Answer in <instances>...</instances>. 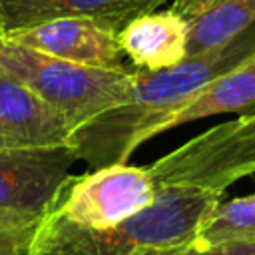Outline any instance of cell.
<instances>
[{"label":"cell","instance_id":"6da1fadb","mask_svg":"<svg viewBox=\"0 0 255 255\" xmlns=\"http://www.w3.org/2000/svg\"><path fill=\"white\" fill-rule=\"evenodd\" d=\"M251 54H255V22L225 44L187 56L171 68L135 70L128 100L78 126L68 145L92 169L128 163L139 143L161 133L165 124L209 82Z\"/></svg>","mask_w":255,"mask_h":255},{"label":"cell","instance_id":"7a4b0ae2","mask_svg":"<svg viewBox=\"0 0 255 255\" xmlns=\"http://www.w3.org/2000/svg\"><path fill=\"white\" fill-rule=\"evenodd\" d=\"M221 195L193 185H163L145 209L110 229L78 227L48 209L36 225L26 255H137L177 249L195 237Z\"/></svg>","mask_w":255,"mask_h":255},{"label":"cell","instance_id":"3957f363","mask_svg":"<svg viewBox=\"0 0 255 255\" xmlns=\"http://www.w3.org/2000/svg\"><path fill=\"white\" fill-rule=\"evenodd\" d=\"M0 66L62 114L72 131L102 112L124 104L133 86V72L126 68L74 64L8 38L0 44Z\"/></svg>","mask_w":255,"mask_h":255},{"label":"cell","instance_id":"277c9868","mask_svg":"<svg viewBox=\"0 0 255 255\" xmlns=\"http://www.w3.org/2000/svg\"><path fill=\"white\" fill-rule=\"evenodd\" d=\"M157 187L193 185L223 193L255 173V114L209 128L147 165Z\"/></svg>","mask_w":255,"mask_h":255},{"label":"cell","instance_id":"5b68a950","mask_svg":"<svg viewBox=\"0 0 255 255\" xmlns=\"http://www.w3.org/2000/svg\"><path fill=\"white\" fill-rule=\"evenodd\" d=\"M157 193L147 167L116 163L70 175L50 211L86 229H110L145 209Z\"/></svg>","mask_w":255,"mask_h":255},{"label":"cell","instance_id":"8992f818","mask_svg":"<svg viewBox=\"0 0 255 255\" xmlns=\"http://www.w3.org/2000/svg\"><path fill=\"white\" fill-rule=\"evenodd\" d=\"M76 159L70 145L2 147L0 209L40 219L70 179Z\"/></svg>","mask_w":255,"mask_h":255},{"label":"cell","instance_id":"52a82bcc","mask_svg":"<svg viewBox=\"0 0 255 255\" xmlns=\"http://www.w3.org/2000/svg\"><path fill=\"white\" fill-rule=\"evenodd\" d=\"M36 52L94 68H122L118 32L90 18H56L6 34Z\"/></svg>","mask_w":255,"mask_h":255},{"label":"cell","instance_id":"ba28073f","mask_svg":"<svg viewBox=\"0 0 255 255\" xmlns=\"http://www.w3.org/2000/svg\"><path fill=\"white\" fill-rule=\"evenodd\" d=\"M72 126L0 66V149L68 145Z\"/></svg>","mask_w":255,"mask_h":255},{"label":"cell","instance_id":"9c48e42d","mask_svg":"<svg viewBox=\"0 0 255 255\" xmlns=\"http://www.w3.org/2000/svg\"><path fill=\"white\" fill-rule=\"evenodd\" d=\"M165 0H0V16L8 32L56 18H90L114 32L131 20L157 10Z\"/></svg>","mask_w":255,"mask_h":255},{"label":"cell","instance_id":"30bf717a","mask_svg":"<svg viewBox=\"0 0 255 255\" xmlns=\"http://www.w3.org/2000/svg\"><path fill=\"white\" fill-rule=\"evenodd\" d=\"M189 20L173 10L131 20L120 34V48L137 70H165L187 58Z\"/></svg>","mask_w":255,"mask_h":255},{"label":"cell","instance_id":"8fae6325","mask_svg":"<svg viewBox=\"0 0 255 255\" xmlns=\"http://www.w3.org/2000/svg\"><path fill=\"white\" fill-rule=\"evenodd\" d=\"M251 108H255V54L209 82L183 110H179L165 124L163 131L201 118L247 112Z\"/></svg>","mask_w":255,"mask_h":255},{"label":"cell","instance_id":"7c38bea8","mask_svg":"<svg viewBox=\"0 0 255 255\" xmlns=\"http://www.w3.org/2000/svg\"><path fill=\"white\" fill-rule=\"evenodd\" d=\"M255 22V0H221L189 20L187 56L217 48Z\"/></svg>","mask_w":255,"mask_h":255},{"label":"cell","instance_id":"4fadbf2b","mask_svg":"<svg viewBox=\"0 0 255 255\" xmlns=\"http://www.w3.org/2000/svg\"><path fill=\"white\" fill-rule=\"evenodd\" d=\"M231 241H255V193L217 201L189 241L193 247H213Z\"/></svg>","mask_w":255,"mask_h":255},{"label":"cell","instance_id":"5bb4252c","mask_svg":"<svg viewBox=\"0 0 255 255\" xmlns=\"http://www.w3.org/2000/svg\"><path fill=\"white\" fill-rule=\"evenodd\" d=\"M40 219L0 209V255H26Z\"/></svg>","mask_w":255,"mask_h":255},{"label":"cell","instance_id":"9a60e30c","mask_svg":"<svg viewBox=\"0 0 255 255\" xmlns=\"http://www.w3.org/2000/svg\"><path fill=\"white\" fill-rule=\"evenodd\" d=\"M175 255H255V241H231L213 247H193L187 243Z\"/></svg>","mask_w":255,"mask_h":255},{"label":"cell","instance_id":"2e32d148","mask_svg":"<svg viewBox=\"0 0 255 255\" xmlns=\"http://www.w3.org/2000/svg\"><path fill=\"white\" fill-rule=\"evenodd\" d=\"M215 0H171V10L177 12L179 16L191 20L193 16L201 14L203 10H207Z\"/></svg>","mask_w":255,"mask_h":255},{"label":"cell","instance_id":"e0dca14e","mask_svg":"<svg viewBox=\"0 0 255 255\" xmlns=\"http://www.w3.org/2000/svg\"><path fill=\"white\" fill-rule=\"evenodd\" d=\"M177 249H179V247H177ZM177 249H163V251H159V249H151V251H141V253H137V255H175Z\"/></svg>","mask_w":255,"mask_h":255},{"label":"cell","instance_id":"ac0fdd59","mask_svg":"<svg viewBox=\"0 0 255 255\" xmlns=\"http://www.w3.org/2000/svg\"><path fill=\"white\" fill-rule=\"evenodd\" d=\"M6 38V28H4V22H2V16H0V44L4 42Z\"/></svg>","mask_w":255,"mask_h":255},{"label":"cell","instance_id":"d6986e66","mask_svg":"<svg viewBox=\"0 0 255 255\" xmlns=\"http://www.w3.org/2000/svg\"><path fill=\"white\" fill-rule=\"evenodd\" d=\"M215 2H221V0H215ZM215 2H213V4H215Z\"/></svg>","mask_w":255,"mask_h":255}]
</instances>
